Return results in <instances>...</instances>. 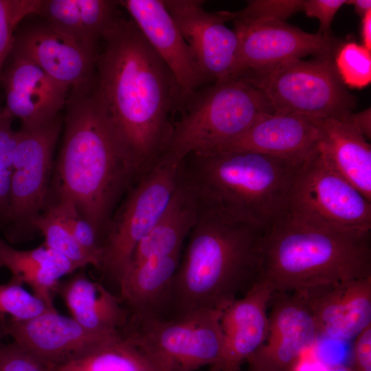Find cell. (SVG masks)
<instances>
[{
	"mask_svg": "<svg viewBox=\"0 0 371 371\" xmlns=\"http://www.w3.org/2000/svg\"><path fill=\"white\" fill-rule=\"evenodd\" d=\"M93 91L122 147L142 173L159 159L183 102L170 69L130 18L103 34Z\"/></svg>",
	"mask_w": 371,
	"mask_h": 371,
	"instance_id": "cell-1",
	"label": "cell"
},
{
	"mask_svg": "<svg viewBox=\"0 0 371 371\" xmlns=\"http://www.w3.org/2000/svg\"><path fill=\"white\" fill-rule=\"evenodd\" d=\"M93 87L71 89L65 106L58 202L74 207L104 244L117 201L141 173L105 118Z\"/></svg>",
	"mask_w": 371,
	"mask_h": 371,
	"instance_id": "cell-2",
	"label": "cell"
},
{
	"mask_svg": "<svg viewBox=\"0 0 371 371\" xmlns=\"http://www.w3.org/2000/svg\"><path fill=\"white\" fill-rule=\"evenodd\" d=\"M263 232L255 225L199 210L163 316L223 311L245 295L259 280Z\"/></svg>",
	"mask_w": 371,
	"mask_h": 371,
	"instance_id": "cell-3",
	"label": "cell"
},
{
	"mask_svg": "<svg viewBox=\"0 0 371 371\" xmlns=\"http://www.w3.org/2000/svg\"><path fill=\"white\" fill-rule=\"evenodd\" d=\"M305 161L250 151L196 153L181 161L179 180L199 210L265 230L285 214L293 184Z\"/></svg>",
	"mask_w": 371,
	"mask_h": 371,
	"instance_id": "cell-4",
	"label": "cell"
},
{
	"mask_svg": "<svg viewBox=\"0 0 371 371\" xmlns=\"http://www.w3.org/2000/svg\"><path fill=\"white\" fill-rule=\"evenodd\" d=\"M259 281L273 293H303L371 276V230L311 225L284 214L264 230Z\"/></svg>",
	"mask_w": 371,
	"mask_h": 371,
	"instance_id": "cell-5",
	"label": "cell"
},
{
	"mask_svg": "<svg viewBox=\"0 0 371 371\" xmlns=\"http://www.w3.org/2000/svg\"><path fill=\"white\" fill-rule=\"evenodd\" d=\"M180 111L158 160L179 163L190 154L214 150L243 133L261 115L275 113L259 87L232 77L197 89Z\"/></svg>",
	"mask_w": 371,
	"mask_h": 371,
	"instance_id": "cell-6",
	"label": "cell"
},
{
	"mask_svg": "<svg viewBox=\"0 0 371 371\" xmlns=\"http://www.w3.org/2000/svg\"><path fill=\"white\" fill-rule=\"evenodd\" d=\"M222 313L206 309L170 317L129 314L121 335L158 371H195L212 367L221 357Z\"/></svg>",
	"mask_w": 371,
	"mask_h": 371,
	"instance_id": "cell-7",
	"label": "cell"
},
{
	"mask_svg": "<svg viewBox=\"0 0 371 371\" xmlns=\"http://www.w3.org/2000/svg\"><path fill=\"white\" fill-rule=\"evenodd\" d=\"M333 58L328 54L307 60L291 58L246 80L265 93L275 113L344 120L357 100L340 78Z\"/></svg>",
	"mask_w": 371,
	"mask_h": 371,
	"instance_id": "cell-8",
	"label": "cell"
},
{
	"mask_svg": "<svg viewBox=\"0 0 371 371\" xmlns=\"http://www.w3.org/2000/svg\"><path fill=\"white\" fill-rule=\"evenodd\" d=\"M179 163L158 160L136 179L109 223L101 269L117 283L138 243L150 232L176 188Z\"/></svg>",
	"mask_w": 371,
	"mask_h": 371,
	"instance_id": "cell-9",
	"label": "cell"
},
{
	"mask_svg": "<svg viewBox=\"0 0 371 371\" xmlns=\"http://www.w3.org/2000/svg\"><path fill=\"white\" fill-rule=\"evenodd\" d=\"M284 214L333 229L371 230V201L339 175L317 148L299 170Z\"/></svg>",
	"mask_w": 371,
	"mask_h": 371,
	"instance_id": "cell-10",
	"label": "cell"
},
{
	"mask_svg": "<svg viewBox=\"0 0 371 371\" xmlns=\"http://www.w3.org/2000/svg\"><path fill=\"white\" fill-rule=\"evenodd\" d=\"M61 124L59 115L45 124L21 125L17 131L9 204L3 220L10 242L19 240L34 229L33 223L44 207Z\"/></svg>",
	"mask_w": 371,
	"mask_h": 371,
	"instance_id": "cell-11",
	"label": "cell"
},
{
	"mask_svg": "<svg viewBox=\"0 0 371 371\" xmlns=\"http://www.w3.org/2000/svg\"><path fill=\"white\" fill-rule=\"evenodd\" d=\"M231 21L238 38L233 78L251 80L291 58L335 55L341 43L333 36L308 33L285 21Z\"/></svg>",
	"mask_w": 371,
	"mask_h": 371,
	"instance_id": "cell-12",
	"label": "cell"
},
{
	"mask_svg": "<svg viewBox=\"0 0 371 371\" xmlns=\"http://www.w3.org/2000/svg\"><path fill=\"white\" fill-rule=\"evenodd\" d=\"M190 47L205 83L232 77L238 53V38L225 23L231 12H210L201 0H163Z\"/></svg>",
	"mask_w": 371,
	"mask_h": 371,
	"instance_id": "cell-13",
	"label": "cell"
},
{
	"mask_svg": "<svg viewBox=\"0 0 371 371\" xmlns=\"http://www.w3.org/2000/svg\"><path fill=\"white\" fill-rule=\"evenodd\" d=\"M268 333L247 361L254 371H293L302 353L319 336L311 309L296 293H273L269 301Z\"/></svg>",
	"mask_w": 371,
	"mask_h": 371,
	"instance_id": "cell-14",
	"label": "cell"
},
{
	"mask_svg": "<svg viewBox=\"0 0 371 371\" xmlns=\"http://www.w3.org/2000/svg\"><path fill=\"white\" fill-rule=\"evenodd\" d=\"M6 331L14 342L52 368L83 357L121 335L91 333L56 308L27 320L7 319Z\"/></svg>",
	"mask_w": 371,
	"mask_h": 371,
	"instance_id": "cell-15",
	"label": "cell"
},
{
	"mask_svg": "<svg viewBox=\"0 0 371 371\" xmlns=\"http://www.w3.org/2000/svg\"><path fill=\"white\" fill-rule=\"evenodd\" d=\"M10 54L33 62L70 89L94 83L98 53L87 50L45 21L17 30Z\"/></svg>",
	"mask_w": 371,
	"mask_h": 371,
	"instance_id": "cell-16",
	"label": "cell"
},
{
	"mask_svg": "<svg viewBox=\"0 0 371 371\" xmlns=\"http://www.w3.org/2000/svg\"><path fill=\"white\" fill-rule=\"evenodd\" d=\"M118 3L171 71L183 106L205 82L190 47L163 0H123Z\"/></svg>",
	"mask_w": 371,
	"mask_h": 371,
	"instance_id": "cell-17",
	"label": "cell"
},
{
	"mask_svg": "<svg viewBox=\"0 0 371 371\" xmlns=\"http://www.w3.org/2000/svg\"><path fill=\"white\" fill-rule=\"evenodd\" d=\"M8 58L0 76L6 111L27 126L45 124L58 117L70 89L28 59L12 54Z\"/></svg>",
	"mask_w": 371,
	"mask_h": 371,
	"instance_id": "cell-18",
	"label": "cell"
},
{
	"mask_svg": "<svg viewBox=\"0 0 371 371\" xmlns=\"http://www.w3.org/2000/svg\"><path fill=\"white\" fill-rule=\"evenodd\" d=\"M319 139V119L265 113L240 135L214 150L250 151L305 161L316 151Z\"/></svg>",
	"mask_w": 371,
	"mask_h": 371,
	"instance_id": "cell-19",
	"label": "cell"
},
{
	"mask_svg": "<svg viewBox=\"0 0 371 371\" xmlns=\"http://www.w3.org/2000/svg\"><path fill=\"white\" fill-rule=\"evenodd\" d=\"M272 294L271 289L258 280L223 311V349L210 371H240L242 365L262 345L268 333L267 309Z\"/></svg>",
	"mask_w": 371,
	"mask_h": 371,
	"instance_id": "cell-20",
	"label": "cell"
},
{
	"mask_svg": "<svg viewBox=\"0 0 371 371\" xmlns=\"http://www.w3.org/2000/svg\"><path fill=\"white\" fill-rule=\"evenodd\" d=\"M299 294L311 309L319 335L351 340L371 324V276Z\"/></svg>",
	"mask_w": 371,
	"mask_h": 371,
	"instance_id": "cell-21",
	"label": "cell"
},
{
	"mask_svg": "<svg viewBox=\"0 0 371 371\" xmlns=\"http://www.w3.org/2000/svg\"><path fill=\"white\" fill-rule=\"evenodd\" d=\"M71 318L86 330L102 335H116L126 325L129 311L120 297L104 286L78 273L56 287Z\"/></svg>",
	"mask_w": 371,
	"mask_h": 371,
	"instance_id": "cell-22",
	"label": "cell"
},
{
	"mask_svg": "<svg viewBox=\"0 0 371 371\" xmlns=\"http://www.w3.org/2000/svg\"><path fill=\"white\" fill-rule=\"evenodd\" d=\"M317 152L343 178L371 201V147L350 122L319 119Z\"/></svg>",
	"mask_w": 371,
	"mask_h": 371,
	"instance_id": "cell-23",
	"label": "cell"
},
{
	"mask_svg": "<svg viewBox=\"0 0 371 371\" xmlns=\"http://www.w3.org/2000/svg\"><path fill=\"white\" fill-rule=\"evenodd\" d=\"M181 256H153L127 267L118 284L120 298L131 315H164Z\"/></svg>",
	"mask_w": 371,
	"mask_h": 371,
	"instance_id": "cell-24",
	"label": "cell"
},
{
	"mask_svg": "<svg viewBox=\"0 0 371 371\" xmlns=\"http://www.w3.org/2000/svg\"><path fill=\"white\" fill-rule=\"evenodd\" d=\"M118 1L41 0L36 14L52 27L97 54L103 34L119 17Z\"/></svg>",
	"mask_w": 371,
	"mask_h": 371,
	"instance_id": "cell-25",
	"label": "cell"
},
{
	"mask_svg": "<svg viewBox=\"0 0 371 371\" xmlns=\"http://www.w3.org/2000/svg\"><path fill=\"white\" fill-rule=\"evenodd\" d=\"M0 267L8 269L12 277L29 285L33 294L54 306L53 295L60 278L77 269L67 258L45 246L19 250L0 240Z\"/></svg>",
	"mask_w": 371,
	"mask_h": 371,
	"instance_id": "cell-26",
	"label": "cell"
},
{
	"mask_svg": "<svg viewBox=\"0 0 371 371\" xmlns=\"http://www.w3.org/2000/svg\"><path fill=\"white\" fill-rule=\"evenodd\" d=\"M198 216L199 208L194 198L178 178L169 203L150 232L135 247L128 266L153 256L180 254Z\"/></svg>",
	"mask_w": 371,
	"mask_h": 371,
	"instance_id": "cell-27",
	"label": "cell"
},
{
	"mask_svg": "<svg viewBox=\"0 0 371 371\" xmlns=\"http://www.w3.org/2000/svg\"><path fill=\"white\" fill-rule=\"evenodd\" d=\"M52 371H158L145 355L122 335L78 359Z\"/></svg>",
	"mask_w": 371,
	"mask_h": 371,
	"instance_id": "cell-28",
	"label": "cell"
},
{
	"mask_svg": "<svg viewBox=\"0 0 371 371\" xmlns=\"http://www.w3.org/2000/svg\"><path fill=\"white\" fill-rule=\"evenodd\" d=\"M33 227L43 235L44 246L67 258L77 269L89 265L100 269V263L76 241L54 205L38 216Z\"/></svg>",
	"mask_w": 371,
	"mask_h": 371,
	"instance_id": "cell-29",
	"label": "cell"
},
{
	"mask_svg": "<svg viewBox=\"0 0 371 371\" xmlns=\"http://www.w3.org/2000/svg\"><path fill=\"white\" fill-rule=\"evenodd\" d=\"M334 65L347 87L362 89L371 82V51L355 41L340 43Z\"/></svg>",
	"mask_w": 371,
	"mask_h": 371,
	"instance_id": "cell-30",
	"label": "cell"
},
{
	"mask_svg": "<svg viewBox=\"0 0 371 371\" xmlns=\"http://www.w3.org/2000/svg\"><path fill=\"white\" fill-rule=\"evenodd\" d=\"M34 294L27 291L23 284L12 277L10 280L0 284V318L23 321L44 312L54 309Z\"/></svg>",
	"mask_w": 371,
	"mask_h": 371,
	"instance_id": "cell-31",
	"label": "cell"
},
{
	"mask_svg": "<svg viewBox=\"0 0 371 371\" xmlns=\"http://www.w3.org/2000/svg\"><path fill=\"white\" fill-rule=\"evenodd\" d=\"M41 0H0V76L20 23L37 14Z\"/></svg>",
	"mask_w": 371,
	"mask_h": 371,
	"instance_id": "cell-32",
	"label": "cell"
},
{
	"mask_svg": "<svg viewBox=\"0 0 371 371\" xmlns=\"http://www.w3.org/2000/svg\"><path fill=\"white\" fill-rule=\"evenodd\" d=\"M13 117L0 108V221H3L10 199L13 154L17 131L12 128Z\"/></svg>",
	"mask_w": 371,
	"mask_h": 371,
	"instance_id": "cell-33",
	"label": "cell"
},
{
	"mask_svg": "<svg viewBox=\"0 0 371 371\" xmlns=\"http://www.w3.org/2000/svg\"><path fill=\"white\" fill-rule=\"evenodd\" d=\"M54 206L76 241L100 263L101 269L104 245L93 227L71 205L58 202Z\"/></svg>",
	"mask_w": 371,
	"mask_h": 371,
	"instance_id": "cell-34",
	"label": "cell"
},
{
	"mask_svg": "<svg viewBox=\"0 0 371 371\" xmlns=\"http://www.w3.org/2000/svg\"><path fill=\"white\" fill-rule=\"evenodd\" d=\"M304 0H254L238 12H231V20H278L284 21L292 14L302 11Z\"/></svg>",
	"mask_w": 371,
	"mask_h": 371,
	"instance_id": "cell-35",
	"label": "cell"
},
{
	"mask_svg": "<svg viewBox=\"0 0 371 371\" xmlns=\"http://www.w3.org/2000/svg\"><path fill=\"white\" fill-rule=\"evenodd\" d=\"M0 371H52V368L13 341L0 348Z\"/></svg>",
	"mask_w": 371,
	"mask_h": 371,
	"instance_id": "cell-36",
	"label": "cell"
},
{
	"mask_svg": "<svg viewBox=\"0 0 371 371\" xmlns=\"http://www.w3.org/2000/svg\"><path fill=\"white\" fill-rule=\"evenodd\" d=\"M347 0H304L302 11L308 17L319 21V32L325 36H330L332 21L341 7Z\"/></svg>",
	"mask_w": 371,
	"mask_h": 371,
	"instance_id": "cell-37",
	"label": "cell"
},
{
	"mask_svg": "<svg viewBox=\"0 0 371 371\" xmlns=\"http://www.w3.org/2000/svg\"><path fill=\"white\" fill-rule=\"evenodd\" d=\"M353 361L356 371H371V324L354 339Z\"/></svg>",
	"mask_w": 371,
	"mask_h": 371,
	"instance_id": "cell-38",
	"label": "cell"
},
{
	"mask_svg": "<svg viewBox=\"0 0 371 371\" xmlns=\"http://www.w3.org/2000/svg\"><path fill=\"white\" fill-rule=\"evenodd\" d=\"M344 120L353 125L364 137L370 139L371 135V111L370 108L359 113H351Z\"/></svg>",
	"mask_w": 371,
	"mask_h": 371,
	"instance_id": "cell-39",
	"label": "cell"
},
{
	"mask_svg": "<svg viewBox=\"0 0 371 371\" xmlns=\"http://www.w3.org/2000/svg\"><path fill=\"white\" fill-rule=\"evenodd\" d=\"M361 45L371 51V10L361 17Z\"/></svg>",
	"mask_w": 371,
	"mask_h": 371,
	"instance_id": "cell-40",
	"label": "cell"
},
{
	"mask_svg": "<svg viewBox=\"0 0 371 371\" xmlns=\"http://www.w3.org/2000/svg\"><path fill=\"white\" fill-rule=\"evenodd\" d=\"M346 4L352 5L355 12L361 17L371 10L370 0H347Z\"/></svg>",
	"mask_w": 371,
	"mask_h": 371,
	"instance_id": "cell-41",
	"label": "cell"
},
{
	"mask_svg": "<svg viewBox=\"0 0 371 371\" xmlns=\"http://www.w3.org/2000/svg\"><path fill=\"white\" fill-rule=\"evenodd\" d=\"M6 320L0 318V348L5 345L3 341L8 336L6 331Z\"/></svg>",
	"mask_w": 371,
	"mask_h": 371,
	"instance_id": "cell-42",
	"label": "cell"
},
{
	"mask_svg": "<svg viewBox=\"0 0 371 371\" xmlns=\"http://www.w3.org/2000/svg\"><path fill=\"white\" fill-rule=\"evenodd\" d=\"M326 371H356L353 368L344 365H336L330 367Z\"/></svg>",
	"mask_w": 371,
	"mask_h": 371,
	"instance_id": "cell-43",
	"label": "cell"
},
{
	"mask_svg": "<svg viewBox=\"0 0 371 371\" xmlns=\"http://www.w3.org/2000/svg\"><path fill=\"white\" fill-rule=\"evenodd\" d=\"M246 371H254V370H251V369H249V368H247V370Z\"/></svg>",
	"mask_w": 371,
	"mask_h": 371,
	"instance_id": "cell-44",
	"label": "cell"
}]
</instances>
